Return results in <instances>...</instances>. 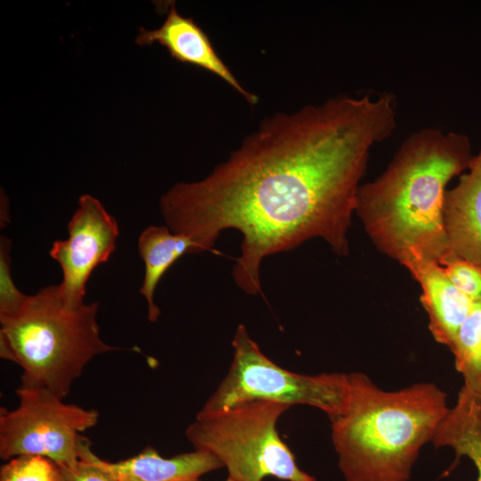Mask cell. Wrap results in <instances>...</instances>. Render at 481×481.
Returning a JSON list of instances; mask_svg holds the SVG:
<instances>
[{"mask_svg":"<svg viewBox=\"0 0 481 481\" xmlns=\"http://www.w3.org/2000/svg\"><path fill=\"white\" fill-rule=\"evenodd\" d=\"M397 101L338 95L265 118L204 179L178 183L160 198L167 226L190 237L199 254L213 251L222 231L242 234L232 268L244 292L261 293L263 259L324 240L349 254L356 195L373 146L396 128Z\"/></svg>","mask_w":481,"mask_h":481,"instance_id":"1","label":"cell"},{"mask_svg":"<svg viewBox=\"0 0 481 481\" xmlns=\"http://www.w3.org/2000/svg\"><path fill=\"white\" fill-rule=\"evenodd\" d=\"M474 158L462 133L425 127L410 134L384 171L357 192L355 213L375 248L397 262L409 252L440 265L449 258L444 198Z\"/></svg>","mask_w":481,"mask_h":481,"instance_id":"2","label":"cell"},{"mask_svg":"<svg viewBox=\"0 0 481 481\" xmlns=\"http://www.w3.org/2000/svg\"><path fill=\"white\" fill-rule=\"evenodd\" d=\"M345 412L330 419L331 440L346 481H408L421 448L449 407L433 383L387 391L361 372L348 374Z\"/></svg>","mask_w":481,"mask_h":481,"instance_id":"3","label":"cell"},{"mask_svg":"<svg viewBox=\"0 0 481 481\" xmlns=\"http://www.w3.org/2000/svg\"><path fill=\"white\" fill-rule=\"evenodd\" d=\"M98 307L97 302L69 307L59 286L51 285L0 317V355L22 369L20 386L64 399L95 356L124 349L101 338Z\"/></svg>","mask_w":481,"mask_h":481,"instance_id":"4","label":"cell"},{"mask_svg":"<svg viewBox=\"0 0 481 481\" xmlns=\"http://www.w3.org/2000/svg\"><path fill=\"white\" fill-rule=\"evenodd\" d=\"M290 406L265 400L236 404L220 413L197 418L186 429L194 450L216 456L233 481H317L302 470L280 438L277 422Z\"/></svg>","mask_w":481,"mask_h":481,"instance_id":"5","label":"cell"},{"mask_svg":"<svg viewBox=\"0 0 481 481\" xmlns=\"http://www.w3.org/2000/svg\"><path fill=\"white\" fill-rule=\"evenodd\" d=\"M232 345L233 353L229 371L197 418L217 414L255 400L289 406H314L324 412L330 420L346 409L348 374L304 375L283 369L263 354L243 324L237 327Z\"/></svg>","mask_w":481,"mask_h":481,"instance_id":"6","label":"cell"},{"mask_svg":"<svg viewBox=\"0 0 481 481\" xmlns=\"http://www.w3.org/2000/svg\"><path fill=\"white\" fill-rule=\"evenodd\" d=\"M19 405L0 409V457L39 455L61 468L75 466L89 443L81 433L97 424L99 412L67 404L41 387L20 386Z\"/></svg>","mask_w":481,"mask_h":481,"instance_id":"7","label":"cell"},{"mask_svg":"<svg viewBox=\"0 0 481 481\" xmlns=\"http://www.w3.org/2000/svg\"><path fill=\"white\" fill-rule=\"evenodd\" d=\"M118 234L116 219L101 201L89 194L80 196L68 224V238L54 240L49 251L61 268L62 281L58 286L68 306L85 304L86 282L93 271L108 261Z\"/></svg>","mask_w":481,"mask_h":481,"instance_id":"8","label":"cell"},{"mask_svg":"<svg viewBox=\"0 0 481 481\" xmlns=\"http://www.w3.org/2000/svg\"><path fill=\"white\" fill-rule=\"evenodd\" d=\"M135 42L141 46L158 43L172 58L182 63L197 66L217 76L250 104L258 98L245 89L228 66L219 57L206 32L190 17L181 15L171 4L160 27L154 29L140 28Z\"/></svg>","mask_w":481,"mask_h":481,"instance_id":"9","label":"cell"},{"mask_svg":"<svg viewBox=\"0 0 481 481\" xmlns=\"http://www.w3.org/2000/svg\"><path fill=\"white\" fill-rule=\"evenodd\" d=\"M421 288L420 302L433 338L451 349L474 303L460 291L436 262L409 252L399 261Z\"/></svg>","mask_w":481,"mask_h":481,"instance_id":"10","label":"cell"},{"mask_svg":"<svg viewBox=\"0 0 481 481\" xmlns=\"http://www.w3.org/2000/svg\"><path fill=\"white\" fill-rule=\"evenodd\" d=\"M443 224L449 257L481 267V148L455 186L447 189L443 204Z\"/></svg>","mask_w":481,"mask_h":481,"instance_id":"11","label":"cell"},{"mask_svg":"<svg viewBox=\"0 0 481 481\" xmlns=\"http://www.w3.org/2000/svg\"><path fill=\"white\" fill-rule=\"evenodd\" d=\"M95 461L120 481H188L223 468L214 455L194 450L164 458L148 447L129 459L110 462L94 454Z\"/></svg>","mask_w":481,"mask_h":481,"instance_id":"12","label":"cell"},{"mask_svg":"<svg viewBox=\"0 0 481 481\" xmlns=\"http://www.w3.org/2000/svg\"><path fill=\"white\" fill-rule=\"evenodd\" d=\"M139 255L144 263V276L139 289L147 303V316L155 322L160 309L155 304L156 287L167 271L183 255L199 254L197 244L188 236L172 232L167 226L151 225L138 239Z\"/></svg>","mask_w":481,"mask_h":481,"instance_id":"13","label":"cell"},{"mask_svg":"<svg viewBox=\"0 0 481 481\" xmlns=\"http://www.w3.org/2000/svg\"><path fill=\"white\" fill-rule=\"evenodd\" d=\"M431 443L436 448H452L456 462L469 458L476 468V481H481V396L461 387Z\"/></svg>","mask_w":481,"mask_h":481,"instance_id":"14","label":"cell"},{"mask_svg":"<svg viewBox=\"0 0 481 481\" xmlns=\"http://www.w3.org/2000/svg\"><path fill=\"white\" fill-rule=\"evenodd\" d=\"M463 387L481 396V300L475 302L451 347Z\"/></svg>","mask_w":481,"mask_h":481,"instance_id":"15","label":"cell"},{"mask_svg":"<svg viewBox=\"0 0 481 481\" xmlns=\"http://www.w3.org/2000/svg\"><path fill=\"white\" fill-rule=\"evenodd\" d=\"M0 481H62V470L48 458L20 455L1 466Z\"/></svg>","mask_w":481,"mask_h":481,"instance_id":"16","label":"cell"},{"mask_svg":"<svg viewBox=\"0 0 481 481\" xmlns=\"http://www.w3.org/2000/svg\"><path fill=\"white\" fill-rule=\"evenodd\" d=\"M441 266L453 285L473 303L481 300V267L457 257H449Z\"/></svg>","mask_w":481,"mask_h":481,"instance_id":"17","label":"cell"},{"mask_svg":"<svg viewBox=\"0 0 481 481\" xmlns=\"http://www.w3.org/2000/svg\"><path fill=\"white\" fill-rule=\"evenodd\" d=\"M11 240L1 238L0 245V317L11 314L22 304L27 295L14 285L11 275Z\"/></svg>","mask_w":481,"mask_h":481,"instance_id":"18","label":"cell"},{"mask_svg":"<svg viewBox=\"0 0 481 481\" xmlns=\"http://www.w3.org/2000/svg\"><path fill=\"white\" fill-rule=\"evenodd\" d=\"M61 470L62 481H118L95 461L89 443L84 446L80 461L73 467L61 468Z\"/></svg>","mask_w":481,"mask_h":481,"instance_id":"19","label":"cell"},{"mask_svg":"<svg viewBox=\"0 0 481 481\" xmlns=\"http://www.w3.org/2000/svg\"><path fill=\"white\" fill-rule=\"evenodd\" d=\"M225 481H233L232 480L231 478L227 477V479Z\"/></svg>","mask_w":481,"mask_h":481,"instance_id":"20","label":"cell"},{"mask_svg":"<svg viewBox=\"0 0 481 481\" xmlns=\"http://www.w3.org/2000/svg\"><path fill=\"white\" fill-rule=\"evenodd\" d=\"M188 481H200V479L188 480Z\"/></svg>","mask_w":481,"mask_h":481,"instance_id":"21","label":"cell"}]
</instances>
